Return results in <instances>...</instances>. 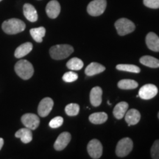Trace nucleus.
I'll list each match as a JSON object with an SVG mask.
<instances>
[{
	"label": "nucleus",
	"instance_id": "obj_1",
	"mask_svg": "<svg viewBox=\"0 0 159 159\" xmlns=\"http://www.w3.org/2000/svg\"><path fill=\"white\" fill-rule=\"evenodd\" d=\"M3 31L7 34L14 35L25 30V23L18 19H11L5 21L2 25Z\"/></svg>",
	"mask_w": 159,
	"mask_h": 159
},
{
	"label": "nucleus",
	"instance_id": "obj_6",
	"mask_svg": "<svg viewBox=\"0 0 159 159\" xmlns=\"http://www.w3.org/2000/svg\"><path fill=\"white\" fill-rule=\"evenodd\" d=\"M107 6L106 0H93L88 5L87 11L90 16H99L104 13Z\"/></svg>",
	"mask_w": 159,
	"mask_h": 159
},
{
	"label": "nucleus",
	"instance_id": "obj_9",
	"mask_svg": "<svg viewBox=\"0 0 159 159\" xmlns=\"http://www.w3.org/2000/svg\"><path fill=\"white\" fill-rule=\"evenodd\" d=\"M54 105V102L50 97H45L41 101L38 107V113L39 116L45 117L49 115Z\"/></svg>",
	"mask_w": 159,
	"mask_h": 159
},
{
	"label": "nucleus",
	"instance_id": "obj_26",
	"mask_svg": "<svg viewBox=\"0 0 159 159\" xmlns=\"http://www.w3.org/2000/svg\"><path fill=\"white\" fill-rule=\"evenodd\" d=\"M116 68L119 71H128V72L132 73H139L141 71L139 67L132 64H119L116 66Z\"/></svg>",
	"mask_w": 159,
	"mask_h": 159
},
{
	"label": "nucleus",
	"instance_id": "obj_7",
	"mask_svg": "<svg viewBox=\"0 0 159 159\" xmlns=\"http://www.w3.org/2000/svg\"><path fill=\"white\" fill-rule=\"evenodd\" d=\"M87 150L91 158L98 159L102 155V145L97 139H92L89 142Z\"/></svg>",
	"mask_w": 159,
	"mask_h": 159
},
{
	"label": "nucleus",
	"instance_id": "obj_19",
	"mask_svg": "<svg viewBox=\"0 0 159 159\" xmlns=\"http://www.w3.org/2000/svg\"><path fill=\"white\" fill-rule=\"evenodd\" d=\"M128 104L126 102H120L116 104L113 111V114L117 119H121L125 116V114L128 111Z\"/></svg>",
	"mask_w": 159,
	"mask_h": 159
},
{
	"label": "nucleus",
	"instance_id": "obj_17",
	"mask_svg": "<svg viewBox=\"0 0 159 159\" xmlns=\"http://www.w3.org/2000/svg\"><path fill=\"white\" fill-rule=\"evenodd\" d=\"M105 70V67L102 64L97 62H93L89 64L85 69V73L88 76H93V75L102 73Z\"/></svg>",
	"mask_w": 159,
	"mask_h": 159
},
{
	"label": "nucleus",
	"instance_id": "obj_20",
	"mask_svg": "<svg viewBox=\"0 0 159 159\" xmlns=\"http://www.w3.org/2000/svg\"><path fill=\"white\" fill-rule=\"evenodd\" d=\"M32 49H33V44H32V43L26 42L17 47L15 51L14 55L17 58H21V57L29 54L32 51Z\"/></svg>",
	"mask_w": 159,
	"mask_h": 159
},
{
	"label": "nucleus",
	"instance_id": "obj_8",
	"mask_svg": "<svg viewBox=\"0 0 159 159\" xmlns=\"http://www.w3.org/2000/svg\"><path fill=\"white\" fill-rule=\"evenodd\" d=\"M158 94V88L153 84H146L139 89V97L143 99H150Z\"/></svg>",
	"mask_w": 159,
	"mask_h": 159
},
{
	"label": "nucleus",
	"instance_id": "obj_35",
	"mask_svg": "<svg viewBox=\"0 0 159 159\" xmlns=\"http://www.w3.org/2000/svg\"><path fill=\"white\" fill-rule=\"evenodd\" d=\"M1 1H2V0H0V2H1Z\"/></svg>",
	"mask_w": 159,
	"mask_h": 159
},
{
	"label": "nucleus",
	"instance_id": "obj_27",
	"mask_svg": "<svg viewBox=\"0 0 159 159\" xmlns=\"http://www.w3.org/2000/svg\"><path fill=\"white\" fill-rule=\"evenodd\" d=\"M65 112L68 116H77L80 112V106L76 103H70L67 105L65 108Z\"/></svg>",
	"mask_w": 159,
	"mask_h": 159
},
{
	"label": "nucleus",
	"instance_id": "obj_4",
	"mask_svg": "<svg viewBox=\"0 0 159 159\" xmlns=\"http://www.w3.org/2000/svg\"><path fill=\"white\" fill-rule=\"evenodd\" d=\"M115 27H116L117 33L119 35H125L134 32L136 29V25L130 20L125 18L119 19L115 22Z\"/></svg>",
	"mask_w": 159,
	"mask_h": 159
},
{
	"label": "nucleus",
	"instance_id": "obj_29",
	"mask_svg": "<svg viewBox=\"0 0 159 159\" xmlns=\"http://www.w3.org/2000/svg\"><path fill=\"white\" fill-rule=\"evenodd\" d=\"M151 157L153 159H159V140H156L153 143L150 150Z\"/></svg>",
	"mask_w": 159,
	"mask_h": 159
},
{
	"label": "nucleus",
	"instance_id": "obj_33",
	"mask_svg": "<svg viewBox=\"0 0 159 159\" xmlns=\"http://www.w3.org/2000/svg\"><path fill=\"white\" fill-rule=\"evenodd\" d=\"M108 104L109 105H111V102H110V101H108Z\"/></svg>",
	"mask_w": 159,
	"mask_h": 159
},
{
	"label": "nucleus",
	"instance_id": "obj_5",
	"mask_svg": "<svg viewBox=\"0 0 159 159\" xmlns=\"http://www.w3.org/2000/svg\"><path fill=\"white\" fill-rule=\"evenodd\" d=\"M133 147H134L133 141L130 138L126 137L122 139L117 143L116 148V156L121 158L127 156L132 151Z\"/></svg>",
	"mask_w": 159,
	"mask_h": 159
},
{
	"label": "nucleus",
	"instance_id": "obj_13",
	"mask_svg": "<svg viewBox=\"0 0 159 159\" xmlns=\"http://www.w3.org/2000/svg\"><path fill=\"white\" fill-rule=\"evenodd\" d=\"M102 90L100 87L96 86L91 89L90 92V102L94 107H98L102 103Z\"/></svg>",
	"mask_w": 159,
	"mask_h": 159
},
{
	"label": "nucleus",
	"instance_id": "obj_15",
	"mask_svg": "<svg viewBox=\"0 0 159 159\" xmlns=\"http://www.w3.org/2000/svg\"><path fill=\"white\" fill-rule=\"evenodd\" d=\"M125 116V121L128 123L129 126L138 124L141 119V114L139 111L134 108L130 109V110L127 111Z\"/></svg>",
	"mask_w": 159,
	"mask_h": 159
},
{
	"label": "nucleus",
	"instance_id": "obj_12",
	"mask_svg": "<svg viewBox=\"0 0 159 159\" xmlns=\"http://www.w3.org/2000/svg\"><path fill=\"white\" fill-rule=\"evenodd\" d=\"M46 13L50 19H56L61 13V5L57 0H52L47 5Z\"/></svg>",
	"mask_w": 159,
	"mask_h": 159
},
{
	"label": "nucleus",
	"instance_id": "obj_3",
	"mask_svg": "<svg viewBox=\"0 0 159 159\" xmlns=\"http://www.w3.org/2000/svg\"><path fill=\"white\" fill-rule=\"evenodd\" d=\"M15 71L16 74L23 80L31 78L34 73V69L30 62L27 60H20L16 63Z\"/></svg>",
	"mask_w": 159,
	"mask_h": 159
},
{
	"label": "nucleus",
	"instance_id": "obj_25",
	"mask_svg": "<svg viewBox=\"0 0 159 159\" xmlns=\"http://www.w3.org/2000/svg\"><path fill=\"white\" fill-rule=\"evenodd\" d=\"M67 68L71 69V70L78 71L80 70L83 67V62L82 60L77 57H73L69 60V61L66 63Z\"/></svg>",
	"mask_w": 159,
	"mask_h": 159
},
{
	"label": "nucleus",
	"instance_id": "obj_30",
	"mask_svg": "<svg viewBox=\"0 0 159 159\" xmlns=\"http://www.w3.org/2000/svg\"><path fill=\"white\" fill-rule=\"evenodd\" d=\"M63 123V119L61 116H56L49 122V127L52 128H57L61 127Z\"/></svg>",
	"mask_w": 159,
	"mask_h": 159
},
{
	"label": "nucleus",
	"instance_id": "obj_24",
	"mask_svg": "<svg viewBox=\"0 0 159 159\" xmlns=\"http://www.w3.org/2000/svg\"><path fill=\"white\" fill-rule=\"evenodd\" d=\"M138 85V83L134 80H122L118 83V87L120 89H123V90H130V89H136Z\"/></svg>",
	"mask_w": 159,
	"mask_h": 159
},
{
	"label": "nucleus",
	"instance_id": "obj_28",
	"mask_svg": "<svg viewBox=\"0 0 159 159\" xmlns=\"http://www.w3.org/2000/svg\"><path fill=\"white\" fill-rule=\"evenodd\" d=\"M78 79V75L73 71H68L63 76V80L66 83H72Z\"/></svg>",
	"mask_w": 159,
	"mask_h": 159
},
{
	"label": "nucleus",
	"instance_id": "obj_10",
	"mask_svg": "<svg viewBox=\"0 0 159 159\" xmlns=\"http://www.w3.org/2000/svg\"><path fill=\"white\" fill-rule=\"evenodd\" d=\"M21 122L26 128L35 130L40 124L39 117L34 114H25L21 116Z\"/></svg>",
	"mask_w": 159,
	"mask_h": 159
},
{
	"label": "nucleus",
	"instance_id": "obj_14",
	"mask_svg": "<svg viewBox=\"0 0 159 159\" xmlns=\"http://www.w3.org/2000/svg\"><path fill=\"white\" fill-rule=\"evenodd\" d=\"M146 44L150 50L159 52V37L155 33L150 32L146 36Z\"/></svg>",
	"mask_w": 159,
	"mask_h": 159
},
{
	"label": "nucleus",
	"instance_id": "obj_11",
	"mask_svg": "<svg viewBox=\"0 0 159 159\" xmlns=\"http://www.w3.org/2000/svg\"><path fill=\"white\" fill-rule=\"evenodd\" d=\"M71 139V134L68 132H63L57 137L54 144V148L57 151L63 150L66 148Z\"/></svg>",
	"mask_w": 159,
	"mask_h": 159
},
{
	"label": "nucleus",
	"instance_id": "obj_21",
	"mask_svg": "<svg viewBox=\"0 0 159 159\" xmlns=\"http://www.w3.org/2000/svg\"><path fill=\"white\" fill-rule=\"evenodd\" d=\"M89 121L95 125L103 124L108 119V115L105 112H97L91 114L89 117Z\"/></svg>",
	"mask_w": 159,
	"mask_h": 159
},
{
	"label": "nucleus",
	"instance_id": "obj_2",
	"mask_svg": "<svg viewBox=\"0 0 159 159\" xmlns=\"http://www.w3.org/2000/svg\"><path fill=\"white\" fill-rule=\"evenodd\" d=\"M74 52V48L69 44H57L52 47L49 49V54L52 58L63 60L68 57Z\"/></svg>",
	"mask_w": 159,
	"mask_h": 159
},
{
	"label": "nucleus",
	"instance_id": "obj_34",
	"mask_svg": "<svg viewBox=\"0 0 159 159\" xmlns=\"http://www.w3.org/2000/svg\"><path fill=\"white\" fill-rule=\"evenodd\" d=\"M158 119H159V112H158Z\"/></svg>",
	"mask_w": 159,
	"mask_h": 159
},
{
	"label": "nucleus",
	"instance_id": "obj_22",
	"mask_svg": "<svg viewBox=\"0 0 159 159\" xmlns=\"http://www.w3.org/2000/svg\"><path fill=\"white\" fill-rule=\"evenodd\" d=\"M142 64L150 67V68H158L159 67V60L156 57L145 55L142 56L139 60Z\"/></svg>",
	"mask_w": 159,
	"mask_h": 159
},
{
	"label": "nucleus",
	"instance_id": "obj_31",
	"mask_svg": "<svg viewBox=\"0 0 159 159\" xmlns=\"http://www.w3.org/2000/svg\"><path fill=\"white\" fill-rule=\"evenodd\" d=\"M143 2L146 7H150V8H159V0H144Z\"/></svg>",
	"mask_w": 159,
	"mask_h": 159
},
{
	"label": "nucleus",
	"instance_id": "obj_32",
	"mask_svg": "<svg viewBox=\"0 0 159 159\" xmlns=\"http://www.w3.org/2000/svg\"><path fill=\"white\" fill-rule=\"evenodd\" d=\"M3 144H4V140H3V139H2V138H0V150H1V149L2 148Z\"/></svg>",
	"mask_w": 159,
	"mask_h": 159
},
{
	"label": "nucleus",
	"instance_id": "obj_18",
	"mask_svg": "<svg viewBox=\"0 0 159 159\" xmlns=\"http://www.w3.org/2000/svg\"><path fill=\"white\" fill-rule=\"evenodd\" d=\"M15 136L16 138L21 139V142L25 144H28L33 140V134L30 129L25 128H21L17 131L15 134Z\"/></svg>",
	"mask_w": 159,
	"mask_h": 159
},
{
	"label": "nucleus",
	"instance_id": "obj_16",
	"mask_svg": "<svg viewBox=\"0 0 159 159\" xmlns=\"http://www.w3.org/2000/svg\"><path fill=\"white\" fill-rule=\"evenodd\" d=\"M23 13L25 16L28 21L35 22L38 20V13L34 6L30 4H25L23 7Z\"/></svg>",
	"mask_w": 159,
	"mask_h": 159
},
{
	"label": "nucleus",
	"instance_id": "obj_23",
	"mask_svg": "<svg viewBox=\"0 0 159 159\" xmlns=\"http://www.w3.org/2000/svg\"><path fill=\"white\" fill-rule=\"evenodd\" d=\"M30 33L34 41L38 43H41L43 41V38L46 34V29L43 27L33 28L30 30Z\"/></svg>",
	"mask_w": 159,
	"mask_h": 159
}]
</instances>
